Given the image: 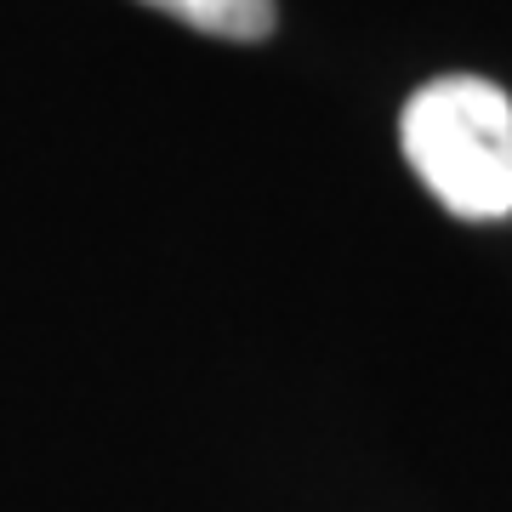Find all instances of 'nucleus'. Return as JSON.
Listing matches in <instances>:
<instances>
[{
    "mask_svg": "<svg viewBox=\"0 0 512 512\" xmlns=\"http://www.w3.org/2000/svg\"><path fill=\"white\" fill-rule=\"evenodd\" d=\"M404 160L444 211L467 222L512 217V97L478 74L427 80L399 114Z\"/></svg>",
    "mask_w": 512,
    "mask_h": 512,
    "instance_id": "1",
    "label": "nucleus"
},
{
    "mask_svg": "<svg viewBox=\"0 0 512 512\" xmlns=\"http://www.w3.org/2000/svg\"><path fill=\"white\" fill-rule=\"evenodd\" d=\"M165 18L188 23V29H200V35H217V40H268L279 23V6L274 0H143Z\"/></svg>",
    "mask_w": 512,
    "mask_h": 512,
    "instance_id": "2",
    "label": "nucleus"
}]
</instances>
